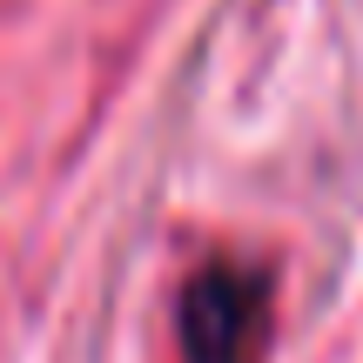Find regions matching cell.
<instances>
[{
  "mask_svg": "<svg viewBox=\"0 0 363 363\" xmlns=\"http://www.w3.org/2000/svg\"><path fill=\"white\" fill-rule=\"evenodd\" d=\"M182 363H262L269 343V269L216 256L175 296Z\"/></svg>",
  "mask_w": 363,
  "mask_h": 363,
  "instance_id": "6da1fadb",
  "label": "cell"
}]
</instances>
